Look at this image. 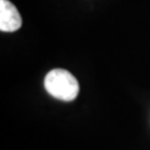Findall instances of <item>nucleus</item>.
<instances>
[{"label":"nucleus","mask_w":150,"mask_h":150,"mask_svg":"<svg viewBox=\"0 0 150 150\" xmlns=\"http://www.w3.org/2000/svg\"><path fill=\"white\" fill-rule=\"evenodd\" d=\"M44 86L50 95L63 101H71L79 94L76 78L64 69L50 70L45 76Z\"/></svg>","instance_id":"nucleus-1"},{"label":"nucleus","mask_w":150,"mask_h":150,"mask_svg":"<svg viewBox=\"0 0 150 150\" xmlns=\"http://www.w3.org/2000/svg\"><path fill=\"white\" fill-rule=\"evenodd\" d=\"M21 24L23 20L16 6L9 0H0V30L13 33L20 29Z\"/></svg>","instance_id":"nucleus-2"}]
</instances>
